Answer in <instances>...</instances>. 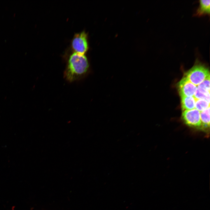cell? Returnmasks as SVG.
Listing matches in <instances>:
<instances>
[{"label": "cell", "mask_w": 210, "mask_h": 210, "mask_svg": "<svg viewBox=\"0 0 210 210\" xmlns=\"http://www.w3.org/2000/svg\"><path fill=\"white\" fill-rule=\"evenodd\" d=\"M89 67L85 55L74 52L70 57L64 72L66 79L73 82L81 79L86 74Z\"/></svg>", "instance_id": "cell-1"}, {"label": "cell", "mask_w": 210, "mask_h": 210, "mask_svg": "<svg viewBox=\"0 0 210 210\" xmlns=\"http://www.w3.org/2000/svg\"><path fill=\"white\" fill-rule=\"evenodd\" d=\"M210 76L208 69L200 64H196L185 74V76L196 86L201 83Z\"/></svg>", "instance_id": "cell-2"}, {"label": "cell", "mask_w": 210, "mask_h": 210, "mask_svg": "<svg viewBox=\"0 0 210 210\" xmlns=\"http://www.w3.org/2000/svg\"><path fill=\"white\" fill-rule=\"evenodd\" d=\"M182 117L185 123L188 126L201 130L200 112L196 108L183 111Z\"/></svg>", "instance_id": "cell-3"}, {"label": "cell", "mask_w": 210, "mask_h": 210, "mask_svg": "<svg viewBox=\"0 0 210 210\" xmlns=\"http://www.w3.org/2000/svg\"><path fill=\"white\" fill-rule=\"evenodd\" d=\"M72 46L74 52L85 55L88 46L87 35L84 31L75 35L72 41Z\"/></svg>", "instance_id": "cell-4"}, {"label": "cell", "mask_w": 210, "mask_h": 210, "mask_svg": "<svg viewBox=\"0 0 210 210\" xmlns=\"http://www.w3.org/2000/svg\"><path fill=\"white\" fill-rule=\"evenodd\" d=\"M178 88L181 97H190L193 96L197 90V87L184 76L179 82Z\"/></svg>", "instance_id": "cell-5"}, {"label": "cell", "mask_w": 210, "mask_h": 210, "mask_svg": "<svg viewBox=\"0 0 210 210\" xmlns=\"http://www.w3.org/2000/svg\"><path fill=\"white\" fill-rule=\"evenodd\" d=\"M199 6L197 9L195 16H201L210 15V1L209 0H200Z\"/></svg>", "instance_id": "cell-6"}, {"label": "cell", "mask_w": 210, "mask_h": 210, "mask_svg": "<svg viewBox=\"0 0 210 210\" xmlns=\"http://www.w3.org/2000/svg\"><path fill=\"white\" fill-rule=\"evenodd\" d=\"M181 104L182 110H190L195 108L196 99L194 96H181Z\"/></svg>", "instance_id": "cell-7"}, {"label": "cell", "mask_w": 210, "mask_h": 210, "mask_svg": "<svg viewBox=\"0 0 210 210\" xmlns=\"http://www.w3.org/2000/svg\"><path fill=\"white\" fill-rule=\"evenodd\" d=\"M200 116L202 125L201 130L207 131L210 127V107L200 112Z\"/></svg>", "instance_id": "cell-8"}, {"label": "cell", "mask_w": 210, "mask_h": 210, "mask_svg": "<svg viewBox=\"0 0 210 210\" xmlns=\"http://www.w3.org/2000/svg\"><path fill=\"white\" fill-rule=\"evenodd\" d=\"M210 107V103L201 99H196L195 108L200 112Z\"/></svg>", "instance_id": "cell-9"}, {"label": "cell", "mask_w": 210, "mask_h": 210, "mask_svg": "<svg viewBox=\"0 0 210 210\" xmlns=\"http://www.w3.org/2000/svg\"><path fill=\"white\" fill-rule=\"evenodd\" d=\"M197 87V89L200 91L210 92V76Z\"/></svg>", "instance_id": "cell-10"}, {"label": "cell", "mask_w": 210, "mask_h": 210, "mask_svg": "<svg viewBox=\"0 0 210 210\" xmlns=\"http://www.w3.org/2000/svg\"><path fill=\"white\" fill-rule=\"evenodd\" d=\"M193 96L196 99H203L210 103V94L202 92L197 89Z\"/></svg>", "instance_id": "cell-11"}]
</instances>
